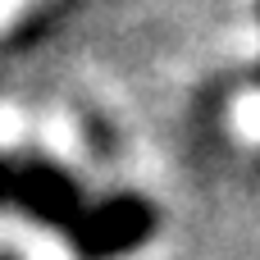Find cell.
Listing matches in <instances>:
<instances>
[{
    "instance_id": "obj_1",
    "label": "cell",
    "mask_w": 260,
    "mask_h": 260,
    "mask_svg": "<svg viewBox=\"0 0 260 260\" xmlns=\"http://www.w3.org/2000/svg\"><path fill=\"white\" fill-rule=\"evenodd\" d=\"M0 206H23L32 210L37 219L73 233V247L82 260H105V256H119L128 247H137L151 224H155V210L142 206L137 197H123V201H110L101 210H82L78 201V187L50 169V165H9L0 160Z\"/></svg>"
}]
</instances>
